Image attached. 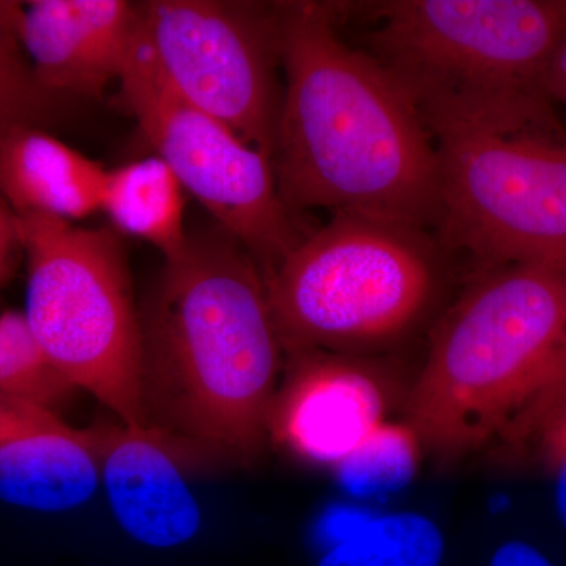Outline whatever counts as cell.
<instances>
[{"mask_svg": "<svg viewBox=\"0 0 566 566\" xmlns=\"http://www.w3.org/2000/svg\"><path fill=\"white\" fill-rule=\"evenodd\" d=\"M340 7L281 2L285 74L273 158L293 214L357 212L434 232L441 170L436 142L371 55L340 33Z\"/></svg>", "mask_w": 566, "mask_h": 566, "instance_id": "obj_1", "label": "cell"}, {"mask_svg": "<svg viewBox=\"0 0 566 566\" xmlns=\"http://www.w3.org/2000/svg\"><path fill=\"white\" fill-rule=\"evenodd\" d=\"M140 326L148 427L252 460L268 436L285 352L255 260L221 229L189 234L164 260Z\"/></svg>", "mask_w": 566, "mask_h": 566, "instance_id": "obj_2", "label": "cell"}, {"mask_svg": "<svg viewBox=\"0 0 566 566\" xmlns=\"http://www.w3.org/2000/svg\"><path fill=\"white\" fill-rule=\"evenodd\" d=\"M368 55L390 74L433 139L458 129L565 134L543 93L566 32V0L365 3Z\"/></svg>", "mask_w": 566, "mask_h": 566, "instance_id": "obj_3", "label": "cell"}, {"mask_svg": "<svg viewBox=\"0 0 566 566\" xmlns=\"http://www.w3.org/2000/svg\"><path fill=\"white\" fill-rule=\"evenodd\" d=\"M566 338V256L480 275L436 327L408 424L441 461L501 436Z\"/></svg>", "mask_w": 566, "mask_h": 566, "instance_id": "obj_4", "label": "cell"}, {"mask_svg": "<svg viewBox=\"0 0 566 566\" xmlns=\"http://www.w3.org/2000/svg\"><path fill=\"white\" fill-rule=\"evenodd\" d=\"M447 253L430 230L334 212L266 281L283 349L365 356L415 333Z\"/></svg>", "mask_w": 566, "mask_h": 566, "instance_id": "obj_5", "label": "cell"}, {"mask_svg": "<svg viewBox=\"0 0 566 566\" xmlns=\"http://www.w3.org/2000/svg\"><path fill=\"white\" fill-rule=\"evenodd\" d=\"M28 256L25 318L66 381L122 423L148 427L142 326L120 238L50 216H18Z\"/></svg>", "mask_w": 566, "mask_h": 566, "instance_id": "obj_6", "label": "cell"}, {"mask_svg": "<svg viewBox=\"0 0 566 566\" xmlns=\"http://www.w3.org/2000/svg\"><path fill=\"white\" fill-rule=\"evenodd\" d=\"M434 237L485 273L566 256V133L458 129L434 137Z\"/></svg>", "mask_w": 566, "mask_h": 566, "instance_id": "obj_7", "label": "cell"}, {"mask_svg": "<svg viewBox=\"0 0 566 566\" xmlns=\"http://www.w3.org/2000/svg\"><path fill=\"white\" fill-rule=\"evenodd\" d=\"M120 87L156 156L270 277L305 237L279 196L271 159L182 98L142 43L140 31Z\"/></svg>", "mask_w": 566, "mask_h": 566, "instance_id": "obj_8", "label": "cell"}, {"mask_svg": "<svg viewBox=\"0 0 566 566\" xmlns=\"http://www.w3.org/2000/svg\"><path fill=\"white\" fill-rule=\"evenodd\" d=\"M140 40L182 98L273 158L283 95L281 2H144Z\"/></svg>", "mask_w": 566, "mask_h": 566, "instance_id": "obj_9", "label": "cell"}, {"mask_svg": "<svg viewBox=\"0 0 566 566\" xmlns=\"http://www.w3.org/2000/svg\"><path fill=\"white\" fill-rule=\"evenodd\" d=\"M268 416V434L290 455L334 469L386 422L394 382L364 356L294 352Z\"/></svg>", "mask_w": 566, "mask_h": 566, "instance_id": "obj_10", "label": "cell"}, {"mask_svg": "<svg viewBox=\"0 0 566 566\" xmlns=\"http://www.w3.org/2000/svg\"><path fill=\"white\" fill-rule=\"evenodd\" d=\"M44 91L99 98L136 50L142 3L128 0L0 2Z\"/></svg>", "mask_w": 566, "mask_h": 566, "instance_id": "obj_11", "label": "cell"}, {"mask_svg": "<svg viewBox=\"0 0 566 566\" xmlns=\"http://www.w3.org/2000/svg\"><path fill=\"white\" fill-rule=\"evenodd\" d=\"M112 513L137 542L174 547L199 532L202 513L186 483L182 461L191 444L151 427L91 428Z\"/></svg>", "mask_w": 566, "mask_h": 566, "instance_id": "obj_12", "label": "cell"}, {"mask_svg": "<svg viewBox=\"0 0 566 566\" xmlns=\"http://www.w3.org/2000/svg\"><path fill=\"white\" fill-rule=\"evenodd\" d=\"M107 169L39 126L0 137V197L17 216L80 221L102 211Z\"/></svg>", "mask_w": 566, "mask_h": 566, "instance_id": "obj_13", "label": "cell"}, {"mask_svg": "<svg viewBox=\"0 0 566 566\" xmlns=\"http://www.w3.org/2000/svg\"><path fill=\"white\" fill-rule=\"evenodd\" d=\"M88 430L43 431L0 447V501L35 512H65L87 502L99 482Z\"/></svg>", "mask_w": 566, "mask_h": 566, "instance_id": "obj_14", "label": "cell"}, {"mask_svg": "<svg viewBox=\"0 0 566 566\" xmlns=\"http://www.w3.org/2000/svg\"><path fill=\"white\" fill-rule=\"evenodd\" d=\"M102 211L117 232L151 244L164 260L188 244L185 188L159 156L107 169Z\"/></svg>", "mask_w": 566, "mask_h": 566, "instance_id": "obj_15", "label": "cell"}, {"mask_svg": "<svg viewBox=\"0 0 566 566\" xmlns=\"http://www.w3.org/2000/svg\"><path fill=\"white\" fill-rule=\"evenodd\" d=\"M444 536L430 517L387 513L365 521L335 543L318 566H439Z\"/></svg>", "mask_w": 566, "mask_h": 566, "instance_id": "obj_16", "label": "cell"}, {"mask_svg": "<svg viewBox=\"0 0 566 566\" xmlns=\"http://www.w3.org/2000/svg\"><path fill=\"white\" fill-rule=\"evenodd\" d=\"M76 387L52 365L21 312L0 315V394L54 412Z\"/></svg>", "mask_w": 566, "mask_h": 566, "instance_id": "obj_17", "label": "cell"}, {"mask_svg": "<svg viewBox=\"0 0 566 566\" xmlns=\"http://www.w3.org/2000/svg\"><path fill=\"white\" fill-rule=\"evenodd\" d=\"M420 449L422 444L408 423L385 422L335 465L334 472L344 490L357 497L392 493L416 475Z\"/></svg>", "mask_w": 566, "mask_h": 566, "instance_id": "obj_18", "label": "cell"}, {"mask_svg": "<svg viewBox=\"0 0 566 566\" xmlns=\"http://www.w3.org/2000/svg\"><path fill=\"white\" fill-rule=\"evenodd\" d=\"M57 96L44 91L0 7V137L50 118Z\"/></svg>", "mask_w": 566, "mask_h": 566, "instance_id": "obj_19", "label": "cell"}, {"mask_svg": "<svg viewBox=\"0 0 566 566\" xmlns=\"http://www.w3.org/2000/svg\"><path fill=\"white\" fill-rule=\"evenodd\" d=\"M566 405V338L536 382L534 392L506 424L501 438L512 447L535 441L543 424Z\"/></svg>", "mask_w": 566, "mask_h": 566, "instance_id": "obj_20", "label": "cell"}, {"mask_svg": "<svg viewBox=\"0 0 566 566\" xmlns=\"http://www.w3.org/2000/svg\"><path fill=\"white\" fill-rule=\"evenodd\" d=\"M69 427L55 412L0 394V447L43 431Z\"/></svg>", "mask_w": 566, "mask_h": 566, "instance_id": "obj_21", "label": "cell"}, {"mask_svg": "<svg viewBox=\"0 0 566 566\" xmlns=\"http://www.w3.org/2000/svg\"><path fill=\"white\" fill-rule=\"evenodd\" d=\"M535 441L543 463L553 475L558 517L566 527V405L543 424Z\"/></svg>", "mask_w": 566, "mask_h": 566, "instance_id": "obj_22", "label": "cell"}, {"mask_svg": "<svg viewBox=\"0 0 566 566\" xmlns=\"http://www.w3.org/2000/svg\"><path fill=\"white\" fill-rule=\"evenodd\" d=\"M20 248L22 249L18 216L0 197V292L9 281Z\"/></svg>", "mask_w": 566, "mask_h": 566, "instance_id": "obj_23", "label": "cell"}, {"mask_svg": "<svg viewBox=\"0 0 566 566\" xmlns=\"http://www.w3.org/2000/svg\"><path fill=\"white\" fill-rule=\"evenodd\" d=\"M490 566H554L536 547L513 539L495 551Z\"/></svg>", "mask_w": 566, "mask_h": 566, "instance_id": "obj_24", "label": "cell"}, {"mask_svg": "<svg viewBox=\"0 0 566 566\" xmlns=\"http://www.w3.org/2000/svg\"><path fill=\"white\" fill-rule=\"evenodd\" d=\"M542 88L546 98L554 104L566 88V32L551 55L545 76H543Z\"/></svg>", "mask_w": 566, "mask_h": 566, "instance_id": "obj_25", "label": "cell"}, {"mask_svg": "<svg viewBox=\"0 0 566 566\" xmlns=\"http://www.w3.org/2000/svg\"><path fill=\"white\" fill-rule=\"evenodd\" d=\"M557 103L562 104V106H564L565 111H566V88H565L564 93H562V95L558 96Z\"/></svg>", "mask_w": 566, "mask_h": 566, "instance_id": "obj_26", "label": "cell"}]
</instances>
